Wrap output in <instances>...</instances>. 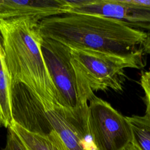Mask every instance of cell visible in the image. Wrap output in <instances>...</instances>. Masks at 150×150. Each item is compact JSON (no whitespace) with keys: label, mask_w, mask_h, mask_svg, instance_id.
Here are the masks:
<instances>
[{"label":"cell","mask_w":150,"mask_h":150,"mask_svg":"<svg viewBox=\"0 0 150 150\" xmlns=\"http://www.w3.org/2000/svg\"><path fill=\"white\" fill-rule=\"evenodd\" d=\"M42 38L71 49L124 54L138 50L148 33L99 15L69 13L45 18L38 23Z\"/></svg>","instance_id":"6da1fadb"},{"label":"cell","mask_w":150,"mask_h":150,"mask_svg":"<svg viewBox=\"0 0 150 150\" xmlns=\"http://www.w3.org/2000/svg\"><path fill=\"white\" fill-rule=\"evenodd\" d=\"M38 21L29 17L0 18V36L11 85H25L45 110L60 106L44 60Z\"/></svg>","instance_id":"7a4b0ae2"},{"label":"cell","mask_w":150,"mask_h":150,"mask_svg":"<svg viewBox=\"0 0 150 150\" xmlns=\"http://www.w3.org/2000/svg\"><path fill=\"white\" fill-rule=\"evenodd\" d=\"M42 51L54 85L60 106L77 119L88 121V103L96 96L74 65L70 49L43 38Z\"/></svg>","instance_id":"3957f363"},{"label":"cell","mask_w":150,"mask_h":150,"mask_svg":"<svg viewBox=\"0 0 150 150\" xmlns=\"http://www.w3.org/2000/svg\"><path fill=\"white\" fill-rule=\"evenodd\" d=\"M73 63L94 91H123L126 69H140L144 66L143 50L124 54L71 49Z\"/></svg>","instance_id":"277c9868"},{"label":"cell","mask_w":150,"mask_h":150,"mask_svg":"<svg viewBox=\"0 0 150 150\" xmlns=\"http://www.w3.org/2000/svg\"><path fill=\"white\" fill-rule=\"evenodd\" d=\"M88 125L99 150H122L131 144V129L127 117L96 96L88 103Z\"/></svg>","instance_id":"5b68a950"},{"label":"cell","mask_w":150,"mask_h":150,"mask_svg":"<svg viewBox=\"0 0 150 150\" xmlns=\"http://www.w3.org/2000/svg\"><path fill=\"white\" fill-rule=\"evenodd\" d=\"M67 1L70 7L69 13L93 14L114 19L150 33V7L137 5L133 0Z\"/></svg>","instance_id":"8992f818"},{"label":"cell","mask_w":150,"mask_h":150,"mask_svg":"<svg viewBox=\"0 0 150 150\" xmlns=\"http://www.w3.org/2000/svg\"><path fill=\"white\" fill-rule=\"evenodd\" d=\"M45 111L52 129L51 133L62 150H99L87 124L64 114L61 106Z\"/></svg>","instance_id":"52a82bcc"},{"label":"cell","mask_w":150,"mask_h":150,"mask_svg":"<svg viewBox=\"0 0 150 150\" xmlns=\"http://www.w3.org/2000/svg\"><path fill=\"white\" fill-rule=\"evenodd\" d=\"M67 0H0V18L29 17L36 21L67 13Z\"/></svg>","instance_id":"ba28073f"},{"label":"cell","mask_w":150,"mask_h":150,"mask_svg":"<svg viewBox=\"0 0 150 150\" xmlns=\"http://www.w3.org/2000/svg\"><path fill=\"white\" fill-rule=\"evenodd\" d=\"M13 121L11 80L0 36V123L8 128Z\"/></svg>","instance_id":"9c48e42d"},{"label":"cell","mask_w":150,"mask_h":150,"mask_svg":"<svg viewBox=\"0 0 150 150\" xmlns=\"http://www.w3.org/2000/svg\"><path fill=\"white\" fill-rule=\"evenodd\" d=\"M9 128L14 132L26 150H62L51 131L48 134L31 132L15 121Z\"/></svg>","instance_id":"30bf717a"},{"label":"cell","mask_w":150,"mask_h":150,"mask_svg":"<svg viewBox=\"0 0 150 150\" xmlns=\"http://www.w3.org/2000/svg\"><path fill=\"white\" fill-rule=\"evenodd\" d=\"M131 132V144L139 150H150V108L146 106L143 115L127 117Z\"/></svg>","instance_id":"8fae6325"},{"label":"cell","mask_w":150,"mask_h":150,"mask_svg":"<svg viewBox=\"0 0 150 150\" xmlns=\"http://www.w3.org/2000/svg\"><path fill=\"white\" fill-rule=\"evenodd\" d=\"M7 129L6 144L2 150H26L14 132L9 128Z\"/></svg>","instance_id":"7c38bea8"},{"label":"cell","mask_w":150,"mask_h":150,"mask_svg":"<svg viewBox=\"0 0 150 150\" xmlns=\"http://www.w3.org/2000/svg\"><path fill=\"white\" fill-rule=\"evenodd\" d=\"M139 84L144 93V101L145 106L150 108V69L147 71L142 72L139 79Z\"/></svg>","instance_id":"4fadbf2b"},{"label":"cell","mask_w":150,"mask_h":150,"mask_svg":"<svg viewBox=\"0 0 150 150\" xmlns=\"http://www.w3.org/2000/svg\"><path fill=\"white\" fill-rule=\"evenodd\" d=\"M143 52L150 56V33L148 34L147 38L143 44Z\"/></svg>","instance_id":"5bb4252c"},{"label":"cell","mask_w":150,"mask_h":150,"mask_svg":"<svg viewBox=\"0 0 150 150\" xmlns=\"http://www.w3.org/2000/svg\"><path fill=\"white\" fill-rule=\"evenodd\" d=\"M122 150H139L138 148H137L135 146H134L132 144H130L128 146H127L124 149Z\"/></svg>","instance_id":"9a60e30c"},{"label":"cell","mask_w":150,"mask_h":150,"mask_svg":"<svg viewBox=\"0 0 150 150\" xmlns=\"http://www.w3.org/2000/svg\"><path fill=\"white\" fill-rule=\"evenodd\" d=\"M1 127H2V125H1V123H0V128H1Z\"/></svg>","instance_id":"2e32d148"}]
</instances>
